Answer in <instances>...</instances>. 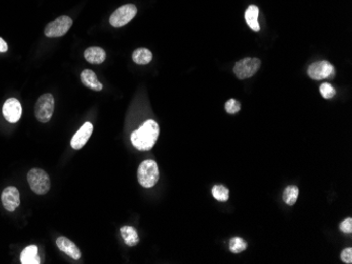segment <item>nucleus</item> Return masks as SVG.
<instances>
[{
	"instance_id": "obj_1",
	"label": "nucleus",
	"mask_w": 352,
	"mask_h": 264,
	"mask_svg": "<svg viewBox=\"0 0 352 264\" xmlns=\"http://www.w3.org/2000/svg\"><path fill=\"white\" fill-rule=\"evenodd\" d=\"M160 135V126L154 120H148L131 134V142L138 151H150Z\"/></svg>"
},
{
	"instance_id": "obj_2",
	"label": "nucleus",
	"mask_w": 352,
	"mask_h": 264,
	"mask_svg": "<svg viewBox=\"0 0 352 264\" xmlns=\"http://www.w3.org/2000/svg\"><path fill=\"white\" fill-rule=\"evenodd\" d=\"M138 182L143 188H152L160 179V170L158 163L154 160L142 161L137 170Z\"/></svg>"
},
{
	"instance_id": "obj_3",
	"label": "nucleus",
	"mask_w": 352,
	"mask_h": 264,
	"mask_svg": "<svg viewBox=\"0 0 352 264\" xmlns=\"http://www.w3.org/2000/svg\"><path fill=\"white\" fill-rule=\"evenodd\" d=\"M28 182L31 190L37 195H45L50 191V177L42 168H32L28 173Z\"/></svg>"
},
{
	"instance_id": "obj_4",
	"label": "nucleus",
	"mask_w": 352,
	"mask_h": 264,
	"mask_svg": "<svg viewBox=\"0 0 352 264\" xmlns=\"http://www.w3.org/2000/svg\"><path fill=\"white\" fill-rule=\"evenodd\" d=\"M35 116L39 122L47 123L53 116L54 97L52 94H44L38 98L35 104Z\"/></svg>"
},
{
	"instance_id": "obj_5",
	"label": "nucleus",
	"mask_w": 352,
	"mask_h": 264,
	"mask_svg": "<svg viewBox=\"0 0 352 264\" xmlns=\"http://www.w3.org/2000/svg\"><path fill=\"white\" fill-rule=\"evenodd\" d=\"M137 13V9L134 5H125L117 10L110 17V24L114 28H122L131 21Z\"/></svg>"
},
{
	"instance_id": "obj_6",
	"label": "nucleus",
	"mask_w": 352,
	"mask_h": 264,
	"mask_svg": "<svg viewBox=\"0 0 352 264\" xmlns=\"http://www.w3.org/2000/svg\"><path fill=\"white\" fill-rule=\"evenodd\" d=\"M73 20L69 16H59L50 22L45 29V35L49 38H57L66 35L71 29Z\"/></svg>"
},
{
	"instance_id": "obj_7",
	"label": "nucleus",
	"mask_w": 352,
	"mask_h": 264,
	"mask_svg": "<svg viewBox=\"0 0 352 264\" xmlns=\"http://www.w3.org/2000/svg\"><path fill=\"white\" fill-rule=\"evenodd\" d=\"M260 67V60L258 58H244L234 65L233 72L240 79L252 77Z\"/></svg>"
},
{
	"instance_id": "obj_8",
	"label": "nucleus",
	"mask_w": 352,
	"mask_h": 264,
	"mask_svg": "<svg viewBox=\"0 0 352 264\" xmlns=\"http://www.w3.org/2000/svg\"><path fill=\"white\" fill-rule=\"evenodd\" d=\"M308 75L311 79L321 80V79L332 77L334 75V68L330 62L326 60L318 61L310 65L308 69Z\"/></svg>"
},
{
	"instance_id": "obj_9",
	"label": "nucleus",
	"mask_w": 352,
	"mask_h": 264,
	"mask_svg": "<svg viewBox=\"0 0 352 264\" xmlns=\"http://www.w3.org/2000/svg\"><path fill=\"white\" fill-rule=\"evenodd\" d=\"M3 114L8 122H18L22 114V108L20 102L15 98H9L4 104Z\"/></svg>"
},
{
	"instance_id": "obj_10",
	"label": "nucleus",
	"mask_w": 352,
	"mask_h": 264,
	"mask_svg": "<svg viewBox=\"0 0 352 264\" xmlns=\"http://www.w3.org/2000/svg\"><path fill=\"white\" fill-rule=\"evenodd\" d=\"M2 201L4 207L8 212H14L20 204V195L15 187H8L2 194Z\"/></svg>"
},
{
	"instance_id": "obj_11",
	"label": "nucleus",
	"mask_w": 352,
	"mask_h": 264,
	"mask_svg": "<svg viewBox=\"0 0 352 264\" xmlns=\"http://www.w3.org/2000/svg\"><path fill=\"white\" fill-rule=\"evenodd\" d=\"M93 133V124L91 122H86L80 129L76 131L71 140V147L74 150H81L85 147V144L90 139Z\"/></svg>"
},
{
	"instance_id": "obj_12",
	"label": "nucleus",
	"mask_w": 352,
	"mask_h": 264,
	"mask_svg": "<svg viewBox=\"0 0 352 264\" xmlns=\"http://www.w3.org/2000/svg\"><path fill=\"white\" fill-rule=\"evenodd\" d=\"M56 245L61 250L62 253L67 254L74 260H80L82 258V252L76 246L74 242H72L70 239H68L67 237H58L56 240Z\"/></svg>"
},
{
	"instance_id": "obj_13",
	"label": "nucleus",
	"mask_w": 352,
	"mask_h": 264,
	"mask_svg": "<svg viewBox=\"0 0 352 264\" xmlns=\"http://www.w3.org/2000/svg\"><path fill=\"white\" fill-rule=\"evenodd\" d=\"M85 59L92 64H100L106 60V51L99 47H91L85 51Z\"/></svg>"
},
{
	"instance_id": "obj_14",
	"label": "nucleus",
	"mask_w": 352,
	"mask_h": 264,
	"mask_svg": "<svg viewBox=\"0 0 352 264\" xmlns=\"http://www.w3.org/2000/svg\"><path fill=\"white\" fill-rule=\"evenodd\" d=\"M82 82L85 86L93 90V91H101L102 90V84L98 81L96 74L92 70H85L83 71L81 75Z\"/></svg>"
},
{
	"instance_id": "obj_15",
	"label": "nucleus",
	"mask_w": 352,
	"mask_h": 264,
	"mask_svg": "<svg viewBox=\"0 0 352 264\" xmlns=\"http://www.w3.org/2000/svg\"><path fill=\"white\" fill-rule=\"evenodd\" d=\"M20 261L22 264H39L41 258L38 256V248L36 245H30L25 247L20 255Z\"/></svg>"
},
{
	"instance_id": "obj_16",
	"label": "nucleus",
	"mask_w": 352,
	"mask_h": 264,
	"mask_svg": "<svg viewBox=\"0 0 352 264\" xmlns=\"http://www.w3.org/2000/svg\"><path fill=\"white\" fill-rule=\"evenodd\" d=\"M258 14H259V10L256 6H250L245 13L246 22L250 26V29L253 30L254 32H258L260 30V26L258 23Z\"/></svg>"
},
{
	"instance_id": "obj_17",
	"label": "nucleus",
	"mask_w": 352,
	"mask_h": 264,
	"mask_svg": "<svg viewBox=\"0 0 352 264\" xmlns=\"http://www.w3.org/2000/svg\"><path fill=\"white\" fill-rule=\"evenodd\" d=\"M121 234L123 239L125 241V243L129 246H134L139 242V238H138V234L136 232V230L132 227H123L121 229Z\"/></svg>"
},
{
	"instance_id": "obj_18",
	"label": "nucleus",
	"mask_w": 352,
	"mask_h": 264,
	"mask_svg": "<svg viewBox=\"0 0 352 264\" xmlns=\"http://www.w3.org/2000/svg\"><path fill=\"white\" fill-rule=\"evenodd\" d=\"M153 55L152 52L146 48H139L137 50H135L133 52L132 55V59L135 63L143 65V64H148L152 61Z\"/></svg>"
},
{
	"instance_id": "obj_19",
	"label": "nucleus",
	"mask_w": 352,
	"mask_h": 264,
	"mask_svg": "<svg viewBox=\"0 0 352 264\" xmlns=\"http://www.w3.org/2000/svg\"><path fill=\"white\" fill-rule=\"evenodd\" d=\"M298 197V188L295 186L287 187L283 193V200L288 205H293Z\"/></svg>"
},
{
	"instance_id": "obj_20",
	"label": "nucleus",
	"mask_w": 352,
	"mask_h": 264,
	"mask_svg": "<svg viewBox=\"0 0 352 264\" xmlns=\"http://www.w3.org/2000/svg\"><path fill=\"white\" fill-rule=\"evenodd\" d=\"M212 195L216 200L226 202L229 199V190L224 186H215L212 189Z\"/></svg>"
},
{
	"instance_id": "obj_21",
	"label": "nucleus",
	"mask_w": 352,
	"mask_h": 264,
	"mask_svg": "<svg viewBox=\"0 0 352 264\" xmlns=\"http://www.w3.org/2000/svg\"><path fill=\"white\" fill-rule=\"evenodd\" d=\"M229 248L232 253L239 254L244 252V250L247 248V243L245 242L244 239L240 238V237H236V238H232L230 240Z\"/></svg>"
},
{
	"instance_id": "obj_22",
	"label": "nucleus",
	"mask_w": 352,
	"mask_h": 264,
	"mask_svg": "<svg viewBox=\"0 0 352 264\" xmlns=\"http://www.w3.org/2000/svg\"><path fill=\"white\" fill-rule=\"evenodd\" d=\"M320 92L325 99H330L336 94L335 89L329 83H323L320 86Z\"/></svg>"
},
{
	"instance_id": "obj_23",
	"label": "nucleus",
	"mask_w": 352,
	"mask_h": 264,
	"mask_svg": "<svg viewBox=\"0 0 352 264\" xmlns=\"http://www.w3.org/2000/svg\"><path fill=\"white\" fill-rule=\"evenodd\" d=\"M241 110V103L236 99H230L226 102V111L229 114H237Z\"/></svg>"
},
{
	"instance_id": "obj_24",
	"label": "nucleus",
	"mask_w": 352,
	"mask_h": 264,
	"mask_svg": "<svg viewBox=\"0 0 352 264\" xmlns=\"http://www.w3.org/2000/svg\"><path fill=\"white\" fill-rule=\"evenodd\" d=\"M341 230L342 232L346 233V234H351L352 233V219L351 218H347L345 219L342 223H341Z\"/></svg>"
},
{
	"instance_id": "obj_25",
	"label": "nucleus",
	"mask_w": 352,
	"mask_h": 264,
	"mask_svg": "<svg viewBox=\"0 0 352 264\" xmlns=\"http://www.w3.org/2000/svg\"><path fill=\"white\" fill-rule=\"evenodd\" d=\"M341 259L344 263H352V248H346L344 249L343 252H342V255H341Z\"/></svg>"
},
{
	"instance_id": "obj_26",
	"label": "nucleus",
	"mask_w": 352,
	"mask_h": 264,
	"mask_svg": "<svg viewBox=\"0 0 352 264\" xmlns=\"http://www.w3.org/2000/svg\"><path fill=\"white\" fill-rule=\"evenodd\" d=\"M7 51H8V45L6 43L4 39L0 37V53H5Z\"/></svg>"
}]
</instances>
